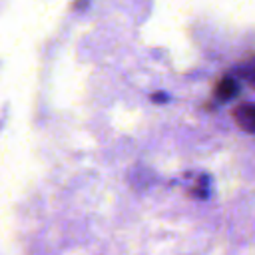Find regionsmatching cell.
<instances>
[{
    "mask_svg": "<svg viewBox=\"0 0 255 255\" xmlns=\"http://www.w3.org/2000/svg\"><path fill=\"white\" fill-rule=\"evenodd\" d=\"M233 118L243 131L255 133V104H241L233 110Z\"/></svg>",
    "mask_w": 255,
    "mask_h": 255,
    "instance_id": "6da1fadb",
    "label": "cell"
},
{
    "mask_svg": "<svg viewBox=\"0 0 255 255\" xmlns=\"http://www.w3.org/2000/svg\"><path fill=\"white\" fill-rule=\"evenodd\" d=\"M237 92H239V86H237V82L233 78H223L215 88V96L219 100H231Z\"/></svg>",
    "mask_w": 255,
    "mask_h": 255,
    "instance_id": "7a4b0ae2",
    "label": "cell"
},
{
    "mask_svg": "<svg viewBox=\"0 0 255 255\" xmlns=\"http://www.w3.org/2000/svg\"><path fill=\"white\" fill-rule=\"evenodd\" d=\"M151 100H153V102H163V100H167V96H165V94H153Z\"/></svg>",
    "mask_w": 255,
    "mask_h": 255,
    "instance_id": "3957f363",
    "label": "cell"
},
{
    "mask_svg": "<svg viewBox=\"0 0 255 255\" xmlns=\"http://www.w3.org/2000/svg\"><path fill=\"white\" fill-rule=\"evenodd\" d=\"M253 82H255V76H253Z\"/></svg>",
    "mask_w": 255,
    "mask_h": 255,
    "instance_id": "277c9868",
    "label": "cell"
}]
</instances>
